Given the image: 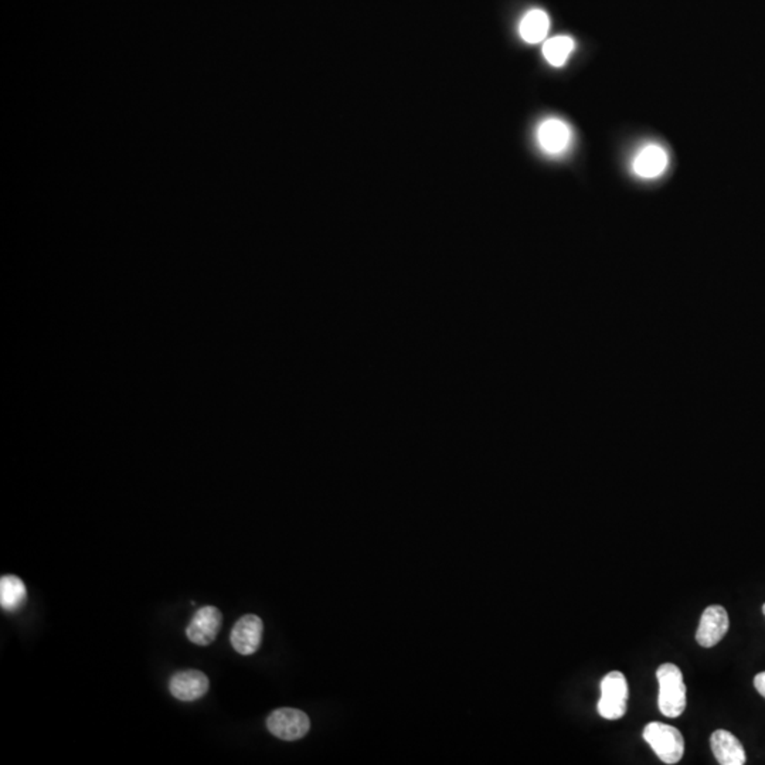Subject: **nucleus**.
Listing matches in <instances>:
<instances>
[{
  "mask_svg": "<svg viewBox=\"0 0 765 765\" xmlns=\"http://www.w3.org/2000/svg\"><path fill=\"white\" fill-rule=\"evenodd\" d=\"M658 682H659V696L658 706L664 716H681L686 709V685L681 669L674 664H664L658 667Z\"/></svg>",
  "mask_w": 765,
  "mask_h": 765,
  "instance_id": "1",
  "label": "nucleus"
},
{
  "mask_svg": "<svg viewBox=\"0 0 765 765\" xmlns=\"http://www.w3.org/2000/svg\"><path fill=\"white\" fill-rule=\"evenodd\" d=\"M643 738L665 764H676L683 757L685 740L676 727L652 722L643 729Z\"/></svg>",
  "mask_w": 765,
  "mask_h": 765,
  "instance_id": "2",
  "label": "nucleus"
},
{
  "mask_svg": "<svg viewBox=\"0 0 765 765\" xmlns=\"http://www.w3.org/2000/svg\"><path fill=\"white\" fill-rule=\"evenodd\" d=\"M628 682L622 672H610L601 681V698L597 709L607 720L624 717L628 703Z\"/></svg>",
  "mask_w": 765,
  "mask_h": 765,
  "instance_id": "3",
  "label": "nucleus"
},
{
  "mask_svg": "<svg viewBox=\"0 0 765 765\" xmlns=\"http://www.w3.org/2000/svg\"><path fill=\"white\" fill-rule=\"evenodd\" d=\"M267 729L272 736L285 741H296L305 737L311 729V720L306 713L291 707L274 710L267 719Z\"/></svg>",
  "mask_w": 765,
  "mask_h": 765,
  "instance_id": "4",
  "label": "nucleus"
},
{
  "mask_svg": "<svg viewBox=\"0 0 765 765\" xmlns=\"http://www.w3.org/2000/svg\"><path fill=\"white\" fill-rule=\"evenodd\" d=\"M223 614L218 608L203 607L193 615L187 625L186 636L194 645L208 646L215 643L218 632L222 629Z\"/></svg>",
  "mask_w": 765,
  "mask_h": 765,
  "instance_id": "5",
  "label": "nucleus"
},
{
  "mask_svg": "<svg viewBox=\"0 0 765 765\" xmlns=\"http://www.w3.org/2000/svg\"><path fill=\"white\" fill-rule=\"evenodd\" d=\"M264 624L258 615L247 614L233 627L230 643L240 655L248 657L258 651L263 639Z\"/></svg>",
  "mask_w": 765,
  "mask_h": 765,
  "instance_id": "6",
  "label": "nucleus"
},
{
  "mask_svg": "<svg viewBox=\"0 0 765 765\" xmlns=\"http://www.w3.org/2000/svg\"><path fill=\"white\" fill-rule=\"evenodd\" d=\"M729 614L722 605H710L703 611L696 631V641L703 648L717 645L729 631Z\"/></svg>",
  "mask_w": 765,
  "mask_h": 765,
  "instance_id": "7",
  "label": "nucleus"
},
{
  "mask_svg": "<svg viewBox=\"0 0 765 765\" xmlns=\"http://www.w3.org/2000/svg\"><path fill=\"white\" fill-rule=\"evenodd\" d=\"M210 688V682L203 672L196 669L177 672L169 682V690L180 702H194L203 698Z\"/></svg>",
  "mask_w": 765,
  "mask_h": 765,
  "instance_id": "8",
  "label": "nucleus"
},
{
  "mask_svg": "<svg viewBox=\"0 0 765 765\" xmlns=\"http://www.w3.org/2000/svg\"><path fill=\"white\" fill-rule=\"evenodd\" d=\"M713 754L717 762L722 765H743L745 764V747L741 745L734 734L727 730H716L710 737Z\"/></svg>",
  "mask_w": 765,
  "mask_h": 765,
  "instance_id": "9",
  "label": "nucleus"
},
{
  "mask_svg": "<svg viewBox=\"0 0 765 765\" xmlns=\"http://www.w3.org/2000/svg\"><path fill=\"white\" fill-rule=\"evenodd\" d=\"M572 132L564 121L550 118L540 123L537 130V141L548 154H562L570 144Z\"/></svg>",
  "mask_w": 765,
  "mask_h": 765,
  "instance_id": "10",
  "label": "nucleus"
},
{
  "mask_svg": "<svg viewBox=\"0 0 765 765\" xmlns=\"http://www.w3.org/2000/svg\"><path fill=\"white\" fill-rule=\"evenodd\" d=\"M667 168V154L659 145H648L636 154L634 172L645 179L662 175Z\"/></svg>",
  "mask_w": 765,
  "mask_h": 765,
  "instance_id": "11",
  "label": "nucleus"
},
{
  "mask_svg": "<svg viewBox=\"0 0 765 765\" xmlns=\"http://www.w3.org/2000/svg\"><path fill=\"white\" fill-rule=\"evenodd\" d=\"M548 28H550V19H548V13L541 9H533V11L527 12L520 21V37L526 43L536 44V43L543 42L546 39Z\"/></svg>",
  "mask_w": 765,
  "mask_h": 765,
  "instance_id": "12",
  "label": "nucleus"
},
{
  "mask_svg": "<svg viewBox=\"0 0 765 765\" xmlns=\"http://www.w3.org/2000/svg\"><path fill=\"white\" fill-rule=\"evenodd\" d=\"M28 601V590L16 576H4L0 580V605L7 612H18Z\"/></svg>",
  "mask_w": 765,
  "mask_h": 765,
  "instance_id": "13",
  "label": "nucleus"
},
{
  "mask_svg": "<svg viewBox=\"0 0 765 765\" xmlns=\"http://www.w3.org/2000/svg\"><path fill=\"white\" fill-rule=\"evenodd\" d=\"M574 40L567 35H556L551 39L546 40L543 44V56L551 66L555 67H562L565 64L570 54L574 50Z\"/></svg>",
  "mask_w": 765,
  "mask_h": 765,
  "instance_id": "14",
  "label": "nucleus"
},
{
  "mask_svg": "<svg viewBox=\"0 0 765 765\" xmlns=\"http://www.w3.org/2000/svg\"><path fill=\"white\" fill-rule=\"evenodd\" d=\"M754 686L759 691L760 695L765 698V672H761V674H757L754 678Z\"/></svg>",
  "mask_w": 765,
  "mask_h": 765,
  "instance_id": "15",
  "label": "nucleus"
},
{
  "mask_svg": "<svg viewBox=\"0 0 765 765\" xmlns=\"http://www.w3.org/2000/svg\"><path fill=\"white\" fill-rule=\"evenodd\" d=\"M762 614H764V615H765V604H764V605H762Z\"/></svg>",
  "mask_w": 765,
  "mask_h": 765,
  "instance_id": "16",
  "label": "nucleus"
}]
</instances>
